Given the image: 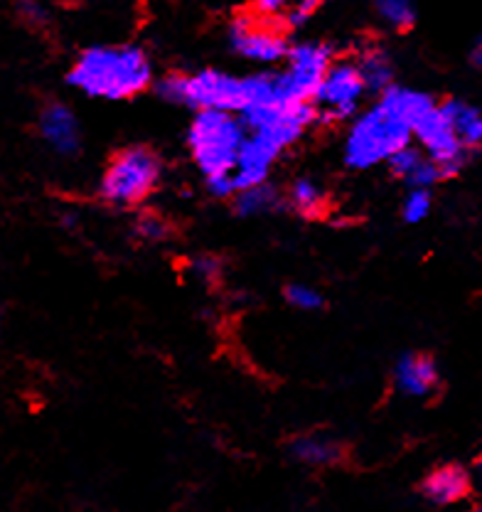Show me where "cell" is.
<instances>
[{"instance_id": "23", "label": "cell", "mask_w": 482, "mask_h": 512, "mask_svg": "<svg viewBox=\"0 0 482 512\" xmlns=\"http://www.w3.org/2000/svg\"><path fill=\"white\" fill-rule=\"evenodd\" d=\"M318 10H320V3H315V0H301V3L286 5L281 18V28L286 32L301 30L303 25H308L310 20H313V15L318 13Z\"/></svg>"}, {"instance_id": "11", "label": "cell", "mask_w": 482, "mask_h": 512, "mask_svg": "<svg viewBox=\"0 0 482 512\" xmlns=\"http://www.w3.org/2000/svg\"><path fill=\"white\" fill-rule=\"evenodd\" d=\"M441 384L436 360L426 352H409L399 357L394 365V387L396 392L409 399H426Z\"/></svg>"}, {"instance_id": "24", "label": "cell", "mask_w": 482, "mask_h": 512, "mask_svg": "<svg viewBox=\"0 0 482 512\" xmlns=\"http://www.w3.org/2000/svg\"><path fill=\"white\" fill-rule=\"evenodd\" d=\"M15 13H18V18L23 20L28 28H35V30L47 28V25H50V20H52L47 5L32 3V0H25V3H20L18 8H15Z\"/></svg>"}, {"instance_id": "7", "label": "cell", "mask_w": 482, "mask_h": 512, "mask_svg": "<svg viewBox=\"0 0 482 512\" xmlns=\"http://www.w3.org/2000/svg\"><path fill=\"white\" fill-rule=\"evenodd\" d=\"M227 40L239 57L256 64H278L288 55V40L281 25L261 20L249 5L229 20Z\"/></svg>"}, {"instance_id": "22", "label": "cell", "mask_w": 482, "mask_h": 512, "mask_svg": "<svg viewBox=\"0 0 482 512\" xmlns=\"http://www.w3.org/2000/svg\"><path fill=\"white\" fill-rule=\"evenodd\" d=\"M433 195L428 190H409V195L401 202V220L406 224H421L431 215Z\"/></svg>"}, {"instance_id": "1", "label": "cell", "mask_w": 482, "mask_h": 512, "mask_svg": "<svg viewBox=\"0 0 482 512\" xmlns=\"http://www.w3.org/2000/svg\"><path fill=\"white\" fill-rule=\"evenodd\" d=\"M436 101L419 89H387L369 109L360 111L347 131L342 158L352 170H372L387 163L414 141V124Z\"/></svg>"}, {"instance_id": "20", "label": "cell", "mask_w": 482, "mask_h": 512, "mask_svg": "<svg viewBox=\"0 0 482 512\" xmlns=\"http://www.w3.org/2000/svg\"><path fill=\"white\" fill-rule=\"evenodd\" d=\"M283 298H286L288 306H293L296 311H303V313H315L325 306L323 293H320L315 286L301 284V281L288 284L286 291H283Z\"/></svg>"}, {"instance_id": "27", "label": "cell", "mask_w": 482, "mask_h": 512, "mask_svg": "<svg viewBox=\"0 0 482 512\" xmlns=\"http://www.w3.org/2000/svg\"><path fill=\"white\" fill-rule=\"evenodd\" d=\"M3 318H5L3 316V308H0V328H3Z\"/></svg>"}, {"instance_id": "10", "label": "cell", "mask_w": 482, "mask_h": 512, "mask_svg": "<svg viewBox=\"0 0 482 512\" xmlns=\"http://www.w3.org/2000/svg\"><path fill=\"white\" fill-rule=\"evenodd\" d=\"M37 131H40L42 143L60 158L79 156L84 146L79 116L64 101H47L42 106L37 116Z\"/></svg>"}, {"instance_id": "21", "label": "cell", "mask_w": 482, "mask_h": 512, "mask_svg": "<svg viewBox=\"0 0 482 512\" xmlns=\"http://www.w3.org/2000/svg\"><path fill=\"white\" fill-rule=\"evenodd\" d=\"M423 160H426V153H423L419 146H414V143H411V146L401 148L399 153H394V156L387 160V168L392 170L394 178L404 180V183L409 185V180L414 178L416 170L421 168Z\"/></svg>"}, {"instance_id": "16", "label": "cell", "mask_w": 482, "mask_h": 512, "mask_svg": "<svg viewBox=\"0 0 482 512\" xmlns=\"http://www.w3.org/2000/svg\"><path fill=\"white\" fill-rule=\"evenodd\" d=\"M234 212L239 217H261V215H273V212L283 210L286 202H283V192L271 183L254 185V188L239 190L232 197Z\"/></svg>"}, {"instance_id": "26", "label": "cell", "mask_w": 482, "mask_h": 512, "mask_svg": "<svg viewBox=\"0 0 482 512\" xmlns=\"http://www.w3.org/2000/svg\"><path fill=\"white\" fill-rule=\"evenodd\" d=\"M470 64H473V67H480L482 64V42L480 40L473 42V50H470Z\"/></svg>"}, {"instance_id": "9", "label": "cell", "mask_w": 482, "mask_h": 512, "mask_svg": "<svg viewBox=\"0 0 482 512\" xmlns=\"http://www.w3.org/2000/svg\"><path fill=\"white\" fill-rule=\"evenodd\" d=\"M414 138L419 141V148L431 158L441 170L443 180L453 178L468 163L470 153L458 143L455 133L448 126L446 116L441 114L438 104H433L426 114L414 124Z\"/></svg>"}, {"instance_id": "12", "label": "cell", "mask_w": 482, "mask_h": 512, "mask_svg": "<svg viewBox=\"0 0 482 512\" xmlns=\"http://www.w3.org/2000/svg\"><path fill=\"white\" fill-rule=\"evenodd\" d=\"M473 488L468 468L458 466V463H448V466L433 468L426 478L421 480V495L431 505L446 508V505H455L465 500Z\"/></svg>"}, {"instance_id": "14", "label": "cell", "mask_w": 482, "mask_h": 512, "mask_svg": "<svg viewBox=\"0 0 482 512\" xmlns=\"http://www.w3.org/2000/svg\"><path fill=\"white\" fill-rule=\"evenodd\" d=\"M438 109L446 116L460 146L468 153L475 151L482 141V114L478 106L465 99H446L443 104H438Z\"/></svg>"}, {"instance_id": "25", "label": "cell", "mask_w": 482, "mask_h": 512, "mask_svg": "<svg viewBox=\"0 0 482 512\" xmlns=\"http://www.w3.org/2000/svg\"><path fill=\"white\" fill-rule=\"evenodd\" d=\"M192 271H195V276H200L202 281H214L222 276V261L210 254L200 256V259H195V264H192Z\"/></svg>"}, {"instance_id": "5", "label": "cell", "mask_w": 482, "mask_h": 512, "mask_svg": "<svg viewBox=\"0 0 482 512\" xmlns=\"http://www.w3.org/2000/svg\"><path fill=\"white\" fill-rule=\"evenodd\" d=\"M163 178V160L151 146H126L106 163L99 197L106 205L138 207L153 195Z\"/></svg>"}, {"instance_id": "15", "label": "cell", "mask_w": 482, "mask_h": 512, "mask_svg": "<svg viewBox=\"0 0 482 512\" xmlns=\"http://www.w3.org/2000/svg\"><path fill=\"white\" fill-rule=\"evenodd\" d=\"M355 64L364 84V92L382 96L387 89L394 87V60L387 50H382V47H372V50L362 52V57Z\"/></svg>"}, {"instance_id": "2", "label": "cell", "mask_w": 482, "mask_h": 512, "mask_svg": "<svg viewBox=\"0 0 482 512\" xmlns=\"http://www.w3.org/2000/svg\"><path fill=\"white\" fill-rule=\"evenodd\" d=\"M155 69L146 50L136 45H94L79 52L67 72V84L89 99L128 101L151 89Z\"/></svg>"}, {"instance_id": "3", "label": "cell", "mask_w": 482, "mask_h": 512, "mask_svg": "<svg viewBox=\"0 0 482 512\" xmlns=\"http://www.w3.org/2000/svg\"><path fill=\"white\" fill-rule=\"evenodd\" d=\"M153 89L168 104L190 106L197 114L217 111V114L239 116L246 106L244 77L229 74L224 69H200L192 74H165L155 79Z\"/></svg>"}, {"instance_id": "17", "label": "cell", "mask_w": 482, "mask_h": 512, "mask_svg": "<svg viewBox=\"0 0 482 512\" xmlns=\"http://www.w3.org/2000/svg\"><path fill=\"white\" fill-rule=\"evenodd\" d=\"M286 207H291L296 215L301 217H318L323 215L325 207H328V192H325L323 185L313 178H298L296 183L291 185L283 197Z\"/></svg>"}, {"instance_id": "13", "label": "cell", "mask_w": 482, "mask_h": 512, "mask_svg": "<svg viewBox=\"0 0 482 512\" xmlns=\"http://www.w3.org/2000/svg\"><path fill=\"white\" fill-rule=\"evenodd\" d=\"M291 461L308 468H330L345 458V446L328 434H298L288 441Z\"/></svg>"}, {"instance_id": "8", "label": "cell", "mask_w": 482, "mask_h": 512, "mask_svg": "<svg viewBox=\"0 0 482 512\" xmlns=\"http://www.w3.org/2000/svg\"><path fill=\"white\" fill-rule=\"evenodd\" d=\"M364 84L352 60H332L318 92L313 96V109L318 121H345L360 114Z\"/></svg>"}, {"instance_id": "28", "label": "cell", "mask_w": 482, "mask_h": 512, "mask_svg": "<svg viewBox=\"0 0 482 512\" xmlns=\"http://www.w3.org/2000/svg\"><path fill=\"white\" fill-rule=\"evenodd\" d=\"M470 512H482V510H480V508H473V510H470Z\"/></svg>"}, {"instance_id": "4", "label": "cell", "mask_w": 482, "mask_h": 512, "mask_svg": "<svg viewBox=\"0 0 482 512\" xmlns=\"http://www.w3.org/2000/svg\"><path fill=\"white\" fill-rule=\"evenodd\" d=\"M246 131L239 116L202 111L187 128V151L205 180L229 178L244 146Z\"/></svg>"}, {"instance_id": "6", "label": "cell", "mask_w": 482, "mask_h": 512, "mask_svg": "<svg viewBox=\"0 0 482 512\" xmlns=\"http://www.w3.org/2000/svg\"><path fill=\"white\" fill-rule=\"evenodd\" d=\"M332 60H335L332 47L325 42H298L288 47V55L283 60L286 64L276 69V82L283 101L310 104Z\"/></svg>"}, {"instance_id": "19", "label": "cell", "mask_w": 482, "mask_h": 512, "mask_svg": "<svg viewBox=\"0 0 482 512\" xmlns=\"http://www.w3.org/2000/svg\"><path fill=\"white\" fill-rule=\"evenodd\" d=\"M133 229H136V237L143 239L146 244H163L173 237V229H170L168 220L155 215V212H141L136 217Z\"/></svg>"}, {"instance_id": "18", "label": "cell", "mask_w": 482, "mask_h": 512, "mask_svg": "<svg viewBox=\"0 0 482 512\" xmlns=\"http://www.w3.org/2000/svg\"><path fill=\"white\" fill-rule=\"evenodd\" d=\"M374 13L384 28L394 32H406L416 25V8L409 0H379Z\"/></svg>"}]
</instances>
